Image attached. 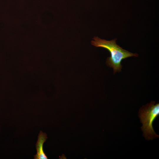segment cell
<instances>
[{
  "label": "cell",
  "instance_id": "1",
  "mask_svg": "<svg viewBox=\"0 0 159 159\" xmlns=\"http://www.w3.org/2000/svg\"><path fill=\"white\" fill-rule=\"evenodd\" d=\"M116 39L110 41L102 39L97 37H94L91 41V44L97 47H101L107 49L110 52V56L107 57L106 64L113 68L114 73L121 71L122 60L132 56L137 57V53H133L123 49L116 42Z\"/></svg>",
  "mask_w": 159,
  "mask_h": 159
},
{
  "label": "cell",
  "instance_id": "2",
  "mask_svg": "<svg viewBox=\"0 0 159 159\" xmlns=\"http://www.w3.org/2000/svg\"><path fill=\"white\" fill-rule=\"evenodd\" d=\"M159 115V104H155V102L143 106L139 110V117L143 124L141 127L143 132V136L146 139L153 140L158 137L155 132L153 127V123Z\"/></svg>",
  "mask_w": 159,
  "mask_h": 159
},
{
  "label": "cell",
  "instance_id": "3",
  "mask_svg": "<svg viewBox=\"0 0 159 159\" xmlns=\"http://www.w3.org/2000/svg\"><path fill=\"white\" fill-rule=\"evenodd\" d=\"M47 138V135L40 131L39 134L38 140L36 144L37 154L34 155V159H48V158L44 152L43 148L44 143Z\"/></svg>",
  "mask_w": 159,
  "mask_h": 159
}]
</instances>
